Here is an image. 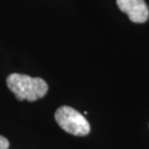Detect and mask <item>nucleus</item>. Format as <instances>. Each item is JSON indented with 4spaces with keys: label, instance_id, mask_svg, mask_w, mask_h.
Wrapping results in <instances>:
<instances>
[{
    "label": "nucleus",
    "instance_id": "4",
    "mask_svg": "<svg viewBox=\"0 0 149 149\" xmlns=\"http://www.w3.org/2000/svg\"><path fill=\"white\" fill-rule=\"evenodd\" d=\"M9 145H10V143H9L8 139L4 136H0V149H8Z\"/></svg>",
    "mask_w": 149,
    "mask_h": 149
},
{
    "label": "nucleus",
    "instance_id": "1",
    "mask_svg": "<svg viewBox=\"0 0 149 149\" xmlns=\"http://www.w3.org/2000/svg\"><path fill=\"white\" fill-rule=\"evenodd\" d=\"M6 83L19 101L34 102L45 97L49 90L47 83L41 77H31L17 73L9 74Z\"/></svg>",
    "mask_w": 149,
    "mask_h": 149
},
{
    "label": "nucleus",
    "instance_id": "2",
    "mask_svg": "<svg viewBox=\"0 0 149 149\" xmlns=\"http://www.w3.org/2000/svg\"><path fill=\"white\" fill-rule=\"evenodd\" d=\"M54 118L59 127L71 135L84 136L90 132V125L86 118L71 107H60L56 111Z\"/></svg>",
    "mask_w": 149,
    "mask_h": 149
},
{
    "label": "nucleus",
    "instance_id": "3",
    "mask_svg": "<svg viewBox=\"0 0 149 149\" xmlns=\"http://www.w3.org/2000/svg\"><path fill=\"white\" fill-rule=\"evenodd\" d=\"M116 4L133 22L143 23L148 19L149 10L144 0H116Z\"/></svg>",
    "mask_w": 149,
    "mask_h": 149
}]
</instances>
